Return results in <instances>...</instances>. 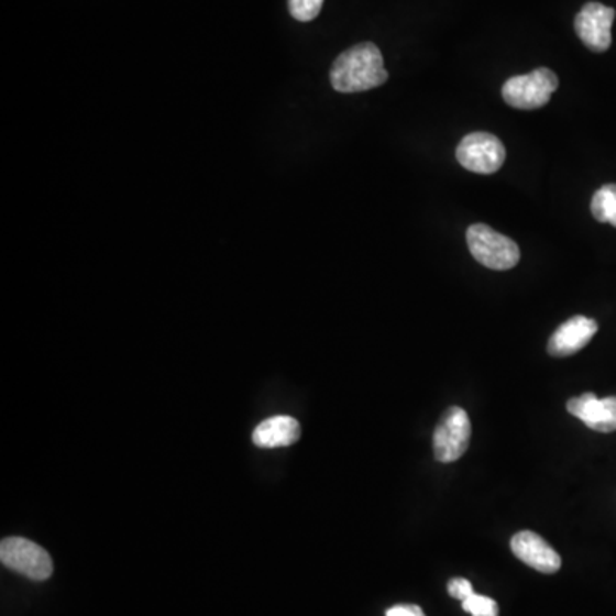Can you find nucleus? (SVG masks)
<instances>
[{
  "instance_id": "obj_15",
  "label": "nucleus",
  "mask_w": 616,
  "mask_h": 616,
  "mask_svg": "<svg viewBox=\"0 0 616 616\" xmlns=\"http://www.w3.org/2000/svg\"><path fill=\"white\" fill-rule=\"evenodd\" d=\"M447 591H449V594H451L454 600H459L461 603L474 593L471 582L462 578L452 579L449 585H447Z\"/></svg>"
},
{
  "instance_id": "obj_11",
  "label": "nucleus",
  "mask_w": 616,
  "mask_h": 616,
  "mask_svg": "<svg viewBox=\"0 0 616 616\" xmlns=\"http://www.w3.org/2000/svg\"><path fill=\"white\" fill-rule=\"evenodd\" d=\"M301 428L292 416H274L270 420L257 425L252 440L262 449H276V447H288L300 440Z\"/></svg>"
},
{
  "instance_id": "obj_13",
  "label": "nucleus",
  "mask_w": 616,
  "mask_h": 616,
  "mask_svg": "<svg viewBox=\"0 0 616 616\" xmlns=\"http://www.w3.org/2000/svg\"><path fill=\"white\" fill-rule=\"evenodd\" d=\"M462 609L471 616H498L497 601L476 593L462 601Z\"/></svg>"
},
{
  "instance_id": "obj_14",
  "label": "nucleus",
  "mask_w": 616,
  "mask_h": 616,
  "mask_svg": "<svg viewBox=\"0 0 616 616\" xmlns=\"http://www.w3.org/2000/svg\"><path fill=\"white\" fill-rule=\"evenodd\" d=\"M323 0H288L289 14L301 23L316 20L322 9Z\"/></svg>"
},
{
  "instance_id": "obj_4",
  "label": "nucleus",
  "mask_w": 616,
  "mask_h": 616,
  "mask_svg": "<svg viewBox=\"0 0 616 616\" xmlns=\"http://www.w3.org/2000/svg\"><path fill=\"white\" fill-rule=\"evenodd\" d=\"M0 560L8 569L31 579L46 581L54 572V562L48 551L24 538H6L0 544Z\"/></svg>"
},
{
  "instance_id": "obj_2",
  "label": "nucleus",
  "mask_w": 616,
  "mask_h": 616,
  "mask_svg": "<svg viewBox=\"0 0 616 616\" xmlns=\"http://www.w3.org/2000/svg\"><path fill=\"white\" fill-rule=\"evenodd\" d=\"M466 240L471 255L488 270L508 271L519 264L520 251L517 243L488 224H471Z\"/></svg>"
},
{
  "instance_id": "obj_5",
  "label": "nucleus",
  "mask_w": 616,
  "mask_h": 616,
  "mask_svg": "<svg viewBox=\"0 0 616 616\" xmlns=\"http://www.w3.org/2000/svg\"><path fill=\"white\" fill-rule=\"evenodd\" d=\"M471 439L470 416L459 406L443 413L433 433V455L437 461L449 464L466 454Z\"/></svg>"
},
{
  "instance_id": "obj_3",
  "label": "nucleus",
  "mask_w": 616,
  "mask_h": 616,
  "mask_svg": "<svg viewBox=\"0 0 616 616\" xmlns=\"http://www.w3.org/2000/svg\"><path fill=\"white\" fill-rule=\"evenodd\" d=\"M559 88V77L548 67H539L531 74L514 76L502 88L505 103L519 110H536L550 101Z\"/></svg>"
},
{
  "instance_id": "obj_12",
  "label": "nucleus",
  "mask_w": 616,
  "mask_h": 616,
  "mask_svg": "<svg viewBox=\"0 0 616 616\" xmlns=\"http://www.w3.org/2000/svg\"><path fill=\"white\" fill-rule=\"evenodd\" d=\"M591 211L600 223L616 228V184L603 185L591 200Z\"/></svg>"
},
{
  "instance_id": "obj_9",
  "label": "nucleus",
  "mask_w": 616,
  "mask_h": 616,
  "mask_svg": "<svg viewBox=\"0 0 616 616\" xmlns=\"http://www.w3.org/2000/svg\"><path fill=\"white\" fill-rule=\"evenodd\" d=\"M510 550L520 562L538 570L541 574H554L562 566L560 554L532 531H520L510 539Z\"/></svg>"
},
{
  "instance_id": "obj_6",
  "label": "nucleus",
  "mask_w": 616,
  "mask_h": 616,
  "mask_svg": "<svg viewBox=\"0 0 616 616\" xmlns=\"http://www.w3.org/2000/svg\"><path fill=\"white\" fill-rule=\"evenodd\" d=\"M455 156L461 166L473 174L492 175L504 165L505 147L497 135L473 132L459 143Z\"/></svg>"
},
{
  "instance_id": "obj_8",
  "label": "nucleus",
  "mask_w": 616,
  "mask_h": 616,
  "mask_svg": "<svg viewBox=\"0 0 616 616\" xmlns=\"http://www.w3.org/2000/svg\"><path fill=\"white\" fill-rule=\"evenodd\" d=\"M566 411L575 416L585 427L600 433H612L616 430V397L597 399L593 393L572 397L566 403Z\"/></svg>"
},
{
  "instance_id": "obj_10",
  "label": "nucleus",
  "mask_w": 616,
  "mask_h": 616,
  "mask_svg": "<svg viewBox=\"0 0 616 616\" xmlns=\"http://www.w3.org/2000/svg\"><path fill=\"white\" fill-rule=\"evenodd\" d=\"M597 332V322L590 317L575 316L566 320L548 341V353L554 359H565L590 344Z\"/></svg>"
},
{
  "instance_id": "obj_16",
  "label": "nucleus",
  "mask_w": 616,
  "mask_h": 616,
  "mask_svg": "<svg viewBox=\"0 0 616 616\" xmlns=\"http://www.w3.org/2000/svg\"><path fill=\"white\" fill-rule=\"evenodd\" d=\"M385 616H427L418 605H396L385 612Z\"/></svg>"
},
{
  "instance_id": "obj_1",
  "label": "nucleus",
  "mask_w": 616,
  "mask_h": 616,
  "mask_svg": "<svg viewBox=\"0 0 616 616\" xmlns=\"http://www.w3.org/2000/svg\"><path fill=\"white\" fill-rule=\"evenodd\" d=\"M389 79L378 46L365 42L351 46L336 58L331 85L339 92H362L378 88Z\"/></svg>"
},
{
  "instance_id": "obj_7",
  "label": "nucleus",
  "mask_w": 616,
  "mask_h": 616,
  "mask_svg": "<svg viewBox=\"0 0 616 616\" xmlns=\"http://www.w3.org/2000/svg\"><path fill=\"white\" fill-rule=\"evenodd\" d=\"M615 14V9L608 8V6L590 2L575 15V33L590 51L603 54L612 46V26Z\"/></svg>"
}]
</instances>
